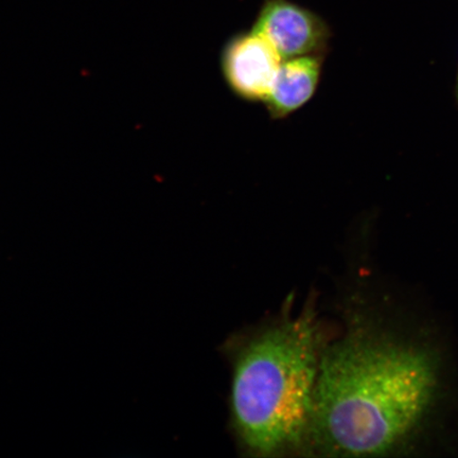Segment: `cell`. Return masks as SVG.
I'll return each mask as SVG.
<instances>
[{"instance_id": "obj_1", "label": "cell", "mask_w": 458, "mask_h": 458, "mask_svg": "<svg viewBox=\"0 0 458 458\" xmlns=\"http://www.w3.org/2000/svg\"><path fill=\"white\" fill-rule=\"evenodd\" d=\"M438 379L426 349L353 331L320 354L307 440L330 455L397 448L431 411Z\"/></svg>"}, {"instance_id": "obj_2", "label": "cell", "mask_w": 458, "mask_h": 458, "mask_svg": "<svg viewBox=\"0 0 458 458\" xmlns=\"http://www.w3.org/2000/svg\"><path fill=\"white\" fill-rule=\"evenodd\" d=\"M322 352L318 324L308 311L245 346L234 366L232 410L246 448L272 455L307 439Z\"/></svg>"}, {"instance_id": "obj_3", "label": "cell", "mask_w": 458, "mask_h": 458, "mask_svg": "<svg viewBox=\"0 0 458 458\" xmlns=\"http://www.w3.org/2000/svg\"><path fill=\"white\" fill-rule=\"evenodd\" d=\"M283 57L251 29L233 34L223 46L220 67L229 90L240 100L266 103Z\"/></svg>"}, {"instance_id": "obj_4", "label": "cell", "mask_w": 458, "mask_h": 458, "mask_svg": "<svg viewBox=\"0 0 458 458\" xmlns=\"http://www.w3.org/2000/svg\"><path fill=\"white\" fill-rule=\"evenodd\" d=\"M251 29L266 38L283 60L326 55L332 36L322 17L291 0H265Z\"/></svg>"}, {"instance_id": "obj_5", "label": "cell", "mask_w": 458, "mask_h": 458, "mask_svg": "<svg viewBox=\"0 0 458 458\" xmlns=\"http://www.w3.org/2000/svg\"><path fill=\"white\" fill-rule=\"evenodd\" d=\"M325 56L302 55L283 61L265 103L272 119L288 118L313 98L322 79Z\"/></svg>"}, {"instance_id": "obj_6", "label": "cell", "mask_w": 458, "mask_h": 458, "mask_svg": "<svg viewBox=\"0 0 458 458\" xmlns=\"http://www.w3.org/2000/svg\"><path fill=\"white\" fill-rule=\"evenodd\" d=\"M457 88H458V86H457Z\"/></svg>"}]
</instances>
